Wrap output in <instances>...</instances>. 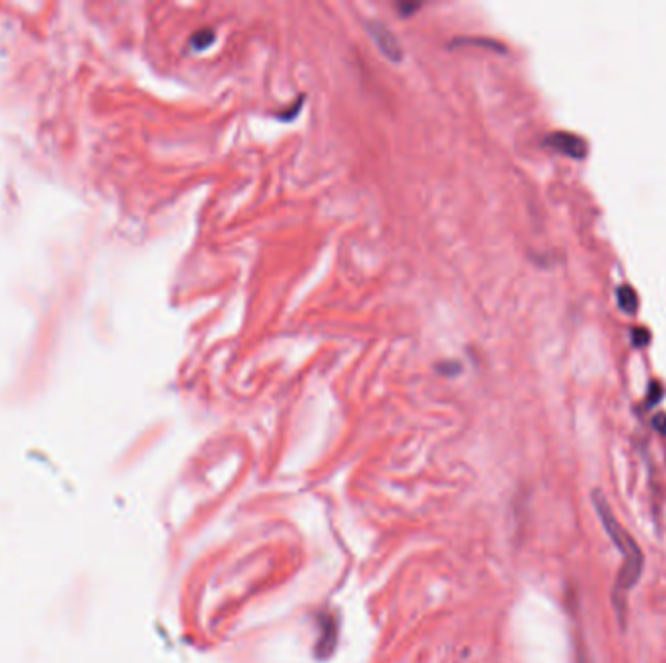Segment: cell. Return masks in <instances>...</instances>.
I'll return each mask as SVG.
<instances>
[{"mask_svg": "<svg viewBox=\"0 0 666 663\" xmlns=\"http://www.w3.org/2000/svg\"><path fill=\"white\" fill-rule=\"evenodd\" d=\"M618 302H620V306L623 310H628V311L636 310L638 296H636V292H633L629 284H621V287L618 288Z\"/></svg>", "mask_w": 666, "mask_h": 663, "instance_id": "cell-4", "label": "cell"}, {"mask_svg": "<svg viewBox=\"0 0 666 663\" xmlns=\"http://www.w3.org/2000/svg\"><path fill=\"white\" fill-rule=\"evenodd\" d=\"M592 500H595V506L600 513L602 525H605V530L610 535L612 543L618 546V551L623 556V570L618 578V592H621V599H623V594L636 586V582L639 580L641 570H643V553L639 549V545L633 541V537L621 528L616 518H613L606 498L602 497L600 492H595L592 494Z\"/></svg>", "mask_w": 666, "mask_h": 663, "instance_id": "cell-1", "label": "cell"}, {"mask_svg": "<svg viewBox=\"0 0 666 663\" xmlns=\"http://www.w3.org/2000/svg\"><path fill=\"white\" fill-rule=\"evenodd\" d=\"M549 142H554L556 146H559V149H564L569 154H575V156H581L582 152L587 150L585 141H582L581 136L569 134V133H556V134H551L549 136Z\"/></svg>", "mask_w": 666, "mask_h": 663, "instance_id": "cell-3", "label": "cell"}, {"mask_svg": "<svg viewBox=\"0 0 666 663\" xmlns=\"http://www.w3.org/2000/svg\"><path fill=\"white\" fill-rule=\"evenodd\" d=\"M215 41V31L213 29H201L193 36L191 44L195 49H207Z\"/></svg>", "mask_w": 666, "mask_h": 663, "instance_id": "cell-5", "label": "cell"}, {"mask_svg": "<svg viewBox=\"0 0 666 663\" xmlns=\"http://www.w3.org/2000/svg\"><path fill=\"white\" fill-rule=\"evenodd\" d=\"M367 28H369L372 39L377 41V45L384 53V55H386L390 61H395V62L402 61L403 51H402L400 41L394 37V34H392L390 28L386 24H382V22H369Z\"/></svg>", "mask_w": 666, "mask_h": 663, "instance_id": "cell-2", "label": "cell"}]
</instances>
